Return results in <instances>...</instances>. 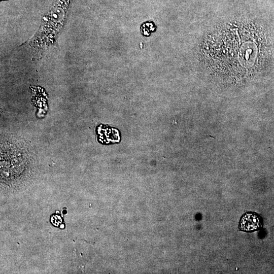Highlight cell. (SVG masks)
I'll list each match as a JSON object with an SVG mask.
<instances>
[{
	"label": "cell",
	"instance_id": "1",
	"mask_svg": "<svg viewBox=\"0 0 274 274\" xmlns=\"http://www.w3.org/2000/svg\"><path fill=\"white\" fill-rule=\"evenodd\" d=\"M71 1L54 0L39 29L27 42L36 53L43 54L54 45L65 24Z\"/></svg>",
	"mask_w": 274,
	"mask_h": 274
},
{
	"label": "cell",
	"instance_id": "2",
	"mask_svg": "<svg viewBox=\"0 0 274 274\" xmlns=\"http://www.w3.org/2000/svg\"><path fill=\"white\" fill-rule=\"evenodd\" d=\"M261 227L259 216L255 213H247L241 219L239 228L246 232H252Z\"/></svg>",
	"mask_w": 274,
	"mask_h": 274
}]
</instances>
